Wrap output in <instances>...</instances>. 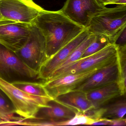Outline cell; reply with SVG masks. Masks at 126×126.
I'll return each instance as SVG.
<instances>
[{
	"label": "cell",
	"instance_id": "cell-25",
	"mask_svg": "<svg viewBox=\"0 0 126 126\" xmlns=\"http://www.w3.org/2000/svg\"><path fill=\"white\" fill-rule=\"evenodd\" d=\"M112 0H96L98 3L104 6L107 5L108 3Z\"/></svg>",
	"mask_w": 126,
	"mask_h": 126
},
{
	"label": "cell",
	"instance_id": "cell-1",
	"mask_svg": "<svg viewBox=\"0 0 126 126\" xmlns=\"http://www.w3.org/2000/svg\"><path fill=\"white\" fill-rule=\"evenodd\" d=\"M33 23L45 37L47 59L85 29L69 19L61 9L51 11L43 9Z\"/></svg>",
	"mask_w": 126,
	"mask_h": 126
},
{
	"label": "cell",
	"instance_id": "cell-18",
	"mask_svg": "<svg viewBox=\"0 0 126 126\" xmlns=\"http://www.w3.org/2000/svg\"><path fill=\"white\" fill-rule=\"evenodd\" d=\"M11 84L17 88L28 94L52 98L43 86V82L34 81H19L14 82Z\"/></svg>",
	"mask_w": 126,
	"mask_h": 126
},
{
	"label": "cell",
	"instance_id": "cell-7",
	"mask_svg": "<svg viewBox=\"0 0 126 126\" xmlns=\"http://www.w3.org/2000/svg\"><path fill=\"white\" fill-rule=\"evenodd\" d=\"M42 7L28 0H0V14L4 20L32 24Z\"/></svg>",
	"mask_w": 126,
	"mask_h": 126
},
{
	"label": "cell",
	"instance_id": "cell-4",
	"mask_svg": "<svg viewBox=\"0 0 126 126\" xmlns=\"http://www.w3.org/2000/svg\"><path fill=\"white\" fill-rule=\"evenodd\" d=\"M39 73L27 66L15 53L0 44V78L12 83L38 79Z\"/></svg>",
	"mask_w": 126,
	"mask_h": 126
},
{
	"label": "cell",
	"instance_id": "cell-22",
	"mask_svg": "<svg viewBox=\"0 0 126 126\" xmlns=\"http://www.w3.org/2000/svg\"><path fill=\"white\" fill-rule=\"evenodd\" d=\"M113 45L119 47L126 45V25L120 31L116 36Z\"/></svg>",
	"mask_w": 126,
	"mask_h": 126
},
{
	"label": "cell",
	"instance_id": "cell-19",
	"mask_svg": "<svg viewBox=\"0 0 126 126\" xmlns=\"http://www.w3.org/2000/svg\"><path fill=\"white\" fill-rule=\"evenodd\" d=\"M14 108L7 96L0 89V119L6 121H15L23 119L15 116Z\"/></svg>",
	"mask_w": 126,
	"mask_h": 126
},
{
	"label": "cell",
	"instance_id": "cell-26",
	"mask_svg": "<svg viewBox=\"0 0 126 126\" xmlns=\"http://www.w3.org/2000/svg\"><path fill=\"white\" fill-rule=\"evenodd\" d=\"M4 20L3 19V18L2 17V16H1V15H0V20Z\"/></svg>",
	"mask_w": 126,
	"mask_h": 126
},
{
	"label": "cell",
	"instance_id": "cell-13",
	"mask_svg": "<svg viewBox=\"0 0 126 126\" xmlns=\"http://www.w3.org/2000/svg\"><path fill=\"white\" fill-rule=\"evenodd\" d=\"M119 72L116 61L98 70L83 84L74 90L86 92L114 82H118Z\"/></svg>",
	"mask_w": 126,
	"mask_h": 126
},
{
	"label": "cell",
	"instance_id": "cell-10",
	"mask_svg": "<svg viewBox=\"0 0 126 126\" xmlns=\"http://www.w3.org/2000/svg\"><path fill=\"white\" fill-rule=\"evenodd\" d=\"M99 69L96 68L79 73L68 74L45 81L43 82V86L50 96L54 99L59 95L76 90Z\"/></svg>",
	"mask_w": 126,
	"mask_h": 126
},
{
	"label": "cell",
	"instance_id": "cell-2",
	"mask_svg": "<svg viewBox=\"0 0 126 126\" xmlns=\"http://www.w3.org/2000/svg\"><path fill=\"white\" fill-rule=\"evenodd\" d=\"M126 25V4L118 5L96 13L91 18L86 28L90 34L107 36L113 44L117 34Z\"/></svg>",
	"mask_w": 126,
	"mask_h": 126
},
{
	"label": "cell",
	"instance_id": "cell-27",
	"mask_svg": "<svg viewBox=\"0 0 126 126\" xmlns=\"http://www.w3.org/2000/svg\"><path fill=\"white\" fill-rule=\"evenodd\" d=\"M29 0V1H32V0Z\"/></svg>",
	"mask_w": 126,
	"mask_h": 126
},
{
	"label": "cell",
	"instance_id": "cell-6",
	"mask_svg": "<svg viewBox=\"0 0 126 126\" xmlns=\"http://www.w3.org/2000/svg\"><path fill=\"white\" fill-rule=\"evenodd\" d=\"M117 54L116 46L113 44H110L95 53L77 60L64 69L53 79L68 74L79 73L96 68H102L116 61Z\"/></svg>",
	"mask_w": 126,
	"mask_h": 126
},
{
	"label": "cell",
	"instance_id": "cell-5",
	"mask_svg": "<svg viewBox=\"0 0 126 126\" xmlns=\"http://www.w3.org/2000/svg\"><path fill=\"white\" fill-rule=\"evenodd\" d=\"M15 53L27 66L38 73L47 60L45 37L33 23L27 41Z\"/></svg>",
	"mask_w": 126,
	"mask_h": 126
},
{
	"label": "cell",
	"instance_id": "cell-11",
	"mask_svg": "<svg viewBox=\"0 0 126 126\" xmlns=\"http://www.w3.org/2000/svg\"><path fill=\"white\" fill-rule=\"evenodd\" d=\"M85 28L78 36L63 47L50 59L47 60L40 68L37 77L43 82L48 79L51 74L67 59L70 54L90 35Z\"/></svg>",
	"mask_w": 126,
	"mask_h": 126
},
{
	"label": "cell",
	"instance_id": "cell-9",
	"mask_svg": "<svg viewBox=\"0 0 126 126\" xmlns=\"http://www.w3.org/2000/svg\"><path fill=\"white\" fill-rule=\"evenodd\" d=\"M106 8L96 0H67L61 10L72 21L86 28L91 17Z\"/></svg>",
	"mask_w": 126,
	"mask_h": 126
},
{
	"label": "cell",
	"instance_id": "cell-23",
	"mask_svg": "<svg viewBox=\"0 0 126 126\" xmlns=\"http://www.w3.org/2000/svg\"><path fill=\"white\" fill-rule=\"evenodd\" d=\"M110 126H122L126 125V120L125 118L111 120Z\"/></svg>",
	"mask_w": 126,
	"mask_h": 126
},
{
	"label": "cell",
	"instance_id": "cell-21",
	"mask_svg": "<svg viewBox=\"0 0 126 126\" xmlns=\"http://www.w3.org/2000/svg\"><path fill=\"white\" fill-rule=\"evenodd\" d=\"M94 40L84 51L81 58L87 57L98 52L110 44L109 38L102 34H95Z\"/></svg>",
	"mask_w": 126,
	"mask_h": 126
},
{
	"label": "cell",
	"instance_id": "cell-15",
	"mask_svg": "<svg viewBox=\"0 0 126 126\" xmlns=\"http://www.w3.org/2000/svg\"><path fill=\"white\" fill-rule=\"evenodd\" d=\"M86 93L94 108L102 107L114 99L123 96L117 82L91 90Z\"/></svg>",
	"mask_w": 126,
	"mask_h": 126
},
{
	"label": "cell",
	"instance_id": "cell-3",
	"mask_svg": "<svg viewBox=\"0 0 126 126\" xmlns=\"http://www.w3.org/2000/svg\"><path fill=\"white\" fill-rule=\"evenodd\" d=\"M0 89L11 101L16 114L26 119L35 118L40 109L53 99L28 94L0 78Z\"/></svg>",
	"mask_w": 126,
	"mask_h": 126
},
{
	"label": "cell",
	"instance_id": "cell-20",
	"mask_svg": "<svg viewBox=\"0 0 126 126\" xmlns=\"http://www.w3.org/2000/svg\"><path fill=\"white\" fill-rule=\"evenodd\" d=\"M116 47L119 72L118 84L123 96L126 91V45Z\"/></svg>",
	"mask_w": 126,
	"mask_h": 126
},
{
	"label": "cell",
	"instance_id": "cell-24",
	"mask_svg": "<svg viewBox=\"0 0 126 126\" xmlns=\"http://www.w3.org/2000/svg\"><path fill=\"white\" fill-rule=\"evenodd\" d=\"M110 4H117V5H125L126 0H112L108 3L107 5Z\"/></svg>",
	"mask_w": 126,
	"mask_h": 126
},
{
	"label": "cell",
	"instance_id": "cell-8",
	"mask_svg": "<svg viewBox=\"0 0 126 126\" xmlns=\"http://www.w3.org/2000/svg\"><path fill=\"white\" fill-rule=\"evenodd\" d=\"M32 24L0 20V44L15 53L27 41Z\"/></svg>",
	"mask_w": 126,
	"mask_h": 126
},
{
	"label": "cell",
	"instance_id": "cell-12",
	"mask_svg": "<svg viewBox=\"0 0 126 126\" xmlns=\"http://www.w3.org/2000/svg\"><path fill=\"white\" fill-rule=\"evenodd\" d=\"M78 112L53 99L48 102L47 106L40 109L35 118L42 121L43 126H60L62 122L74 118Z\"/></svg>",
	"mask_w": 126,
	"mask_h": 126
},
{
	"label": "cell",
	"instance_id": "cell-16",
	"mask_svg": "<svg viewBox=\"0 0 126 126\" xmlns=\"http://www.w3.org/2000/svg\"><path fill=\"white\" fill-rule=\"evenodd\" d=\"M54 99L83 113L94 108L86 93L81 91H69L59 95Z\"/></svg>",
	"mask_w": 126,
	"mask_h": 126
},
{
	"label": "cell",
	"instance_id": "cell-14",
	"mask_svg": "<svg viewBox=\"0 0 126 126\" xmlns=\"http://www.w3.org/2000/svg\"><path fill=\"white\" fill-rule=\"evenodd\" d=\"M126 112V99L122 98L84 113L93 119L98 121L100 119L113 120L122 118L124 117Z\"/></svg>",
	"mask_w": 126,
	"mask_h": 126
},
{
	"label": "cell",
	"instance_id": "cell-17",
	"mask_svg": "<svg viewBox=\"0 0 126 126\" xmlns=\"http://www.w3.org/2000/svg\"><path fill=\"white\" fill-rule=\"evenodd\" d=\"M95 36V34H90L89 36L73 51L67 59L51 74L46 81L54 79L67 67L81 59L84 51L94 40Z\"/></svg>",
	"mask_w": 126,
	"mask_h": 126
}]
</instances>
